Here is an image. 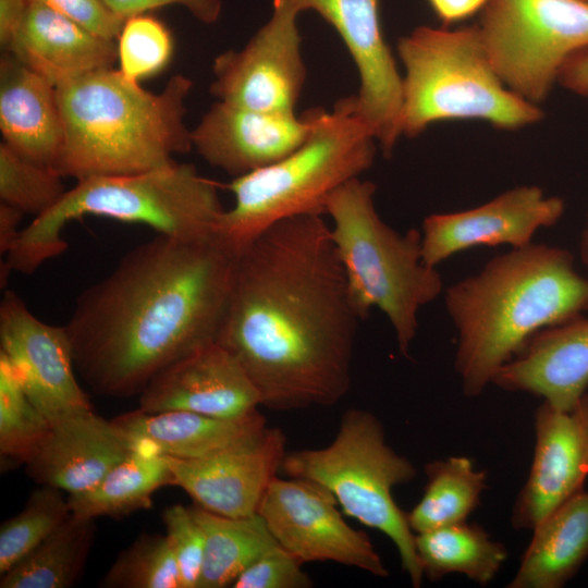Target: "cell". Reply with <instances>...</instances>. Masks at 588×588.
<instances>
[{"mask_svg": "<svg viewBox=\"0 0 588 588\" xmlns=\"http://www.w3.org/2000/svg\"><path fill=\"white\" fill-rule=\"evenodd\" d=\"M362 320L330 225L302 215L237 254L216 342L244 368L262 406H330L350 389Z\"/></svg>", "mask_w": 588, "mask_h": 588, "instance_id": "cell-1", "label": "cell"}, {"mask_svg": "<svg viewBox=\"0 0 588 588\" xmlns=\"http://www.w3.org/2000/svg\"><path fill=\"white\" fill-rule=\"evenodd\" d=\"M236 257L213 234H158L127 252L77 296L63 326L87 387L139 395L169 365L216 342Z\"/></svg>", "mask_w": 588, "mask_h": 588, "instance_id": "cell-2", "label": "cell"}, {"mask_svg": "<svg viewBox=\"0 0 588 588\" xmlns=\"http://www.w3.org/2000/svg\"><path fill=\"white\" fill-rule=\"evenodd\" d=\"M444 304L457 333L454 368L474 397L531 335L588 309V278L568 249L531 242L451 284Z\"/></svg>", "mask_w": 588, "mask_h": 588, "instance_id": "cell-3", "label": "cell"}, {"mask_svg": "<svg viewBox=\"0 0 588 588\" xmlns=\"http://www.w3.org/2000/svg\"><path fill=\"white\" fill-rule=\"evenodd\" d=\"M192 86L176 74L155 94L113 68L62 82L56 89L64 136L53 169L81 181L174 163L175 154L193 148L184 123Z\"/></svg>", "mask_w": 588, "mask_h": 588, "instance_id": "cell-4", "label": "cell"}, {"mask_svg": "<svg viewBox=\"0 0 588 588\" xmlns=\"http://www.w3.org/2000/svg\"><path fill=\"white\" fill-rule=\"evenodd\" d=\"M223 211L218 184L193 164L175 161L139 173L90 176L77 181L21 231L1 265V282L11 271L32 274L63 254L68 249L63 228L83 216L143 223L160 235L193 240L210 236Z\"/></svg>", "mask_w": 588, "mask_h": 588, "instance_id": "cell-5", "label": "cell"}, {"mask_svg": "<svg viewBox=\"0 0 588 588\" xmlns=\"http://www.w3.org/2000/svg\"><path fill=\"white\" fill-rule=\"evenodd\" d=\"M356 111L355 96L319 108L307 139L279 161L236 176L228 185L234 206L217 220L212 234L238 254L274 223L302 215H326L330 195L359 177L376 158L377 144Z\"/></svg>", "mask_w": 588, "mask_h": 588, "instance_id": "cell-6", "label": "cell"}, {"mask_svg": "<svg viewBox=\"0 0 588 588\" xmlns=\"http://www.w3.org/2000/svg\"><path fill=\"white\" fill-rule=\"evenodd\" d=\"M376 185L359 177L336 188L326 203L331 236L354 304L365 320L371 308L390 322L399 351L409 356L419 310L443 291L436 267L426 265L421 232L395 231L379 216Z\"/></svg>", "mask_w": 588, "mask_h": 588, "instance_id": "cell-7", "label": "cell"}, {"mask_svg": "<svg viewBox=\"0 0 588 588\" xmlns=\"http://www.w3.org/2000/svg\"><path fill=\"white\" fill-rule=\"evenodd\" d=\"M404 68L402 135L417 137L431 124L476 120L503 131L540 122V106L510 90L493 68L476 24L419 26L396 46Z\"/></svg>", "mask_w": 588, "mask_h": 588, "instance_id": "cell-8", "label": "cell"}, {"mask_svg": "<svg viewBox=\"0 0 588 588\" xmlns=\"http://www.w3.org/2000/svg\"><path fill=\"white\" fill-rule=\"evenodd\" d=\"M281 469L289 477L321 486L346 515L383 532L396 547L412 585H421L415 534L392 494L395 486L416 476V468L387 443L382 424L372 413L346 411L328 446L289 452Z\"/></svg>", "mask_w": 588, "mask_h": 588, "instance_id": "cell-9", "label": "cell"}, {"mask_svg": "<svg viewBox=\"0 0 588 588\" xmlns=\"http://www.w3.org/2000/svg\"><path fill=\"white\" fill-rule=\"evenodd\" d=\"M476 25L504 85L537 106L568 58L588 48L585 0H488Z\"/></svg>", "mask_w": 588, "mask_h": 588, "instance_id": "cell-10", "label": "cell"}, {"mask_svg": "<svg viewBox=\"0 0 588 588\" xmlns=\"http://www.w3.org/2000/svg\"><path fill=\"white\" fill-rule=\"evenodd\" d=\"M336 505L335 498L313 481L275 477L258 514L278 543L303 563L331 561L387 577L369 537L351 527Z\"/></svg>", "mask_w": 588, "mask_h": 588, "instance_id": "cell-11", "label": "cell"}, {"mask_svg": "<svg viewBox=\"0 0 588 588\" xmlns=\"http://www.w3.org/2000/svg\"><path fill=\"white\" fill-rule=\"evenodd\" d=\"M298 14L287 3L273 0L270 20L247 45L215 59L210 93L219 101L236 107L295 113L306 77Z\"/></svg>", "mask_w": 588, "mask_h": 588, "instance_id": "cell-12", "label": "cell"}, {"mask_svg": "<svg viewBox=\"0 0 588 588\" xmlns=\"http://www.w3.org/2000/svg\"><path fill=\"white\" fill-rule=\"evenodd\" d=\"M298 13L316 11L339 33L359 74L356 111L384 157L402 136L403 76L387 44L379 17L380 0H278Z\"/></svg>", "mask_w": 588, "mask_h": 588, "instance_id": "cell-13", "label": "cell"}, {"mask_svg": "<svg viewBox=\"0 0 588 588\" xmlns=\"http://www.w3.org/2000/svg\"><path fill=\"white\" fill-rule=\"evenodd\" d=\"M565 203L537 185L512 187L477 207L427 216L421 224L422 260L437 267L474 246L523 247L540 229L555 225Z\"/></svg>", "mask_w": 588, "mask_h": 588, "instance_id": "cell-14", "label": "cell"}, {"mask_svg": "<svg viewBox=\"0 0 588 588\" xmlns=\"http://www.w3.org/2000/svg\"><path fill=\"white\" fill-rule=\"evenodd\" d=\"M0 345L28 399L50 421L93 408L76 379L64 327L39 320L13 291L0 304Z\"/></svg>", "mask_w": 588, "mask_h": 588, "instance_id": "cell-15", "label": "cell"}, {"mask_svg": "<svg viewBox=\"0 0 588 588\" xmlns=\"http://www.w3.org/2000/svg\"><path fill=\"white\" fill-rule=\"evenodd\" d=\"M529 475L512 510L515 529H532L563 502L584 490L588 476V392L568 411L547 402L535 414Z\"/></svg>", "mask_w": 588, "mask_h": 588, "instance_id": "cell-16", "label": "cell"}, {"mask_svg": "<svg viewBox=\"0 0 588 588\" xmlns=\"http://www.w3.org/2000/svg\"><path fill=\"white\" fill-rule=\"evenodd\" d=\"M285 443L279 428L266 427L254 440L207 457H164L175 486L196 505L222 516L248 517L258 514L264 494L281 469Z\"/></svg>", "mask_w": 588, "mask_h": 588, "instance_id": "cell-17", "label": "cell"}, {"mask_svg": "<svg viewBox=\"0 0 588 588\" xmlns=\"http://www.w3.org/2000/svg\"><path fill=\"white\" fill-rule=\"evenodd\" d=\"M319 108L265 112L216 102L191 131L193 147L212 167L236 177L270 166L309 136Z\"/></svg>", "mask_w": 588, "mask_h": 588, "instance_id": "cell-18", "label": "cell"}, {"mask_svg": "<svg viewBox=\"0 0 588 588\" xmlns=\"http://www.w3.org/2000/svg\"><path fill=\"white\" fill-rule=\"evenodd\" d=\"M253 381L218 342L161 370L139 394L146 413L185 411L219 418L245 416L260 406Z\"/></svg>", "mask_w": 588, "mask_h": 588, "instance_id": "cell-19", "label": "cell"}, {"mask_svg": "<svg viewBox=\"0 0 588 588\" xmlns=\"http://www.w3.org/2000/svg\"><path fill=\"white\" fill-rule=\"evenodd\" d=\"M132 452L113 421L91 408L51 421L48 436L25 466L38 485L75 494L91 489Z\"/></svg>", "mask_w": 588, "mask_h": 588, "instance_id": "cell-20", "label": "cell"}, {"mask_svg": "<svg viewBox=\"0 0 588 588\" xmlns=\"http://www.w3.org/2000/svg\"><path fill=\"white\" fill-rule=\"evenodd\" d=\"M492 383L571 409L588 389V318L580 314L536 332L497 371Z\"/></svg>", "mask_w": 588, "mask_h": 588, "instance_id": "cell-21", "label": "cell"}, {"mask_svg": "<svg viewBox=\"0 0 588 588\" xmlns=\"http://www.w3.org/2000/svg\"><path fill=\"white\" fill-rule=\"evenodd\" d=\"M133 451L194 460L207 457L257 438L267 427L254 411L237 418H219L185 411L146 413L140 408L111 419Z\"/></svg>", "mask_w": 588, "mask_h": 588, "instance_id": "cell-22", "label": "cell"}, {"mask_svg": "<svg viewBox=\"0 0 588 588\" xmlns=\"http://www.w3.org/2000/svg\"><path fill=\"white\" fill-rule=\"evenodd\" d=\"M54 86L83 74L113 68L118 44L70 17L29 2L24 19L5 50Z\"/></svg>", "mask_w": 588, "mask_h": 588, "instance_id": "cell-23", "label": "cell"}, {"mask_svg": "<svg viewBox=\"0 0 588 588\" xmlns=\"http://www.w3.org/2000/svg\"><path fill=\"white\" fill-rule=\"evenodd\" d=\"M0 130L14 151L54 167L64 136L56 86L7 51L0 60Z\"/></svg>", "mask_w": 588, "mask_h": 588, "instance_id": "cell-24", "label": "cell"}, {"mask_svg": "<svg viewBox=\"0 0 588 588\" xmlns=\"http://www.w3.org/2000/svg\"><path fill=\"white\" fill-rule=\"evenodd\" d=\"M509 588H561L588 558V492L581 490L532 529Z\"/></svg>", "mask_w": 588, "mask_h": 588, "instance_id": "cell-25", "label": "cell"}, {"mask_svg": "<svg viewBox=\"0 0 588 588\" xmlns=\"http://www.w3.org/2000/svg\"><path fill=\"white\" fill-rule=\"evenodd\" d=\"M415 546L422 574L431 581L461 574L487 586L507 558L504 544L467 520L416 534Z\"/></svg>", "mask_w": 588, "mask_h": 588, "instance_id": "cell-26", "label": "cell"}, {"mask_svg": "<svg viewBox=\"0 0 588 588\" xmlns=\"http://www.w3.org/2000/svg\"><path fill=\"white\" fill-rule=\"evenodd\" d=\"M95 519L70 513L36 548L1 574V588H68L82 576Z\"/></svg>", "mask_w": 588, "mask_h": 588, "instance_id": "cell-27", "label": "cell"}, {"mask_svg": "<svg viewBox=\"0 0 588 588\" xmlns=\"http://www.w3.org/2000/svg\"><path fill=\"white\" fill-rule=\"evenodd\" d=\"M175 486L164 456L133 451L91 489L69 494L72 513L89 517H124L152 507V494Z\"/></svg>", "mask_w": 588, "mask_h": 588, "instance_id": "cell-28", "label": "cell"}, {"mask_svg": "<svg viewBox=\"0 0 588 588\" xmlns=\"http://www.w3.org/2000/svg\"><path fill=\"white\" fill-rule=\"evenodd\" d=\"M192 511L205 535L204 562L197 588L231 587L254 561L279 544L259 514L228 517L196 504Z\"/></svg>", "mask_w": 588, "mask_h": 588, "instance_id": "cell-29", "label": "cell"}, {"mask_svg": "<svg viewBox=\"0 0 588 588\" xmlns=\"http://www.w3.org/2000/svg\"><path fill=\"white\" fill-rule=\"evenodd\" d=\"M427 483L419 502L406 513L413 532L420 534L467 520L487 489V473L470 458L451 456L425 466Z\"/></svg>", "mask_w": 588, "mask_h": 588, "instance_id": "cell-30", "label": "cell"}, {"mask_svg": "<svg viewBox=\"0 0 588 588\" xmlns=\"http://www.w3.org/2000/svg\"><path fill=\"white\" fill-rule=\"evenodd\" d=\"M51 429V421L30 402L20 375L0 352V455L2 463L26 464Z\"/></svg>", "mask_w": 588, "mask_h": 588, "instance_id": "cell-31", "label": "cell"}, {"mask_svg": "<svg viewBox=\"0 0 588 588\" xmlns=\"http://www.w3.org/2000/svg\"><path fill=\"white\" fill-rule=\"evenodd\" d=\"M62 490L40 486L23 510L0 527V574L5 573L36 548L71 513Z\"/></svg>", "mask_w": 588, "mask_h": 588, "instance_id": "cell-32", "label": "cell"}, {"mask_svg": "<svg viewBox=\"0 0 588 588\" xmlns=\"http://www.w3.org/2000/svg\"><path fill=\"white\" fill-rule=\"evenodd\" d=\"M106 588H183L166 535L142 534L124 549L99 581Z\"/></svg>", "mask_w": 588, "mask_h": 588, "instance_id": "cell-33", "label": "cell"}, {"mask_svg": "<svg viewBox=\"0 0 588 588\" xmlns=\"http://www.w3.org/2000/svg\"><path fill=\"white\" fill-rule=\"evenodd\" d=\"M53 168L32 161L0 144V198L23 213L38 217L51 209L65 194Z\"/></svg>", "mask_w": 588, "mask_h": 588, "instance_id": "cell-34", "label": "cell"}, {"mask_svg": "<svg viewBox=\"0 0 588 588\" xmlns=\"http://www.w3.org/2000/svg\"><path fill=\"white\" fill-rule=\"evenodd\" d=\"M173 52L168 27L155 16L137 14L125 20L118 37L120 71L139 82L162 71Z\"/></svg>", "mask_w": 588, "mask_h": 588, "instance_id": "cell-35", "label": "cell"}, {"mask_svg": "<svg viewBox=\"0 0 588 588\" xmlns=\"http://www.w3.org/2000/svg\"><path fill=\"white\" fill-rule=\"evenodd\" d=\"M166 537L175 556L183 588H197L200 578L205 535L192 507L174 504L162 513Z\"/></svg>", "mask_w": 588, "mask_h": 588, "instance_id": "cell-36", "label": "cell"}, {"mask_svg": "<svg viewBox=\"0 0 588 588\" xmlns=\"http://www.w3.org/2000/svg\"><path fill=\"white\" fill-rule=\"evenodd\" d=\"M303 562L277 544L254 561L234 580L233 588H307L313 585Z\"/></svg>", "mask_w": 588, "mask_h": 588, "instance_id": "cell-37", "label": "cell"}, {"mask_svg": "<svg viewBox=\"0 0 588 588\" xmlns=\"http://www.w3.org/2000/svg\"><path fill=\"white\" fill-rule=\"evenodd\" d=\"M44 4L110 40L118 39L125 19L111 12L102 0H28Z\"/></svg>", "mask_w": 588, "mask_h": 588, "instance_id": "cell-38", "label": "cell"}, {"mask_svg": "<svg viewBox=\"0 0 588 588\" xmlns=\"http://www.w3.org/2000/svg\"><path fill=\"white\" fill-rule=\"evenodd\" d=\"M102 2L111 12L125 20L162 7L182 5L197 20L208 24L219 19L222 8L220 0H102Z\"/></svg>", "mask_w": 588, "mask_h": 588, "instance_id": "cell-39", "label": "cell"}, {"mask_svg": "<svg viewBox=\"0 0 588 588\" xmlns=\"http://www.w3.org/2000/svg\"><path fill=\"white\" fill-rule=\"evenodd\" d=\"M558 84L571 93L588 99V48L572 54L563 65Z\"/></svg>", "mask_w": 588, "mask_h": 588, "instance_id": "cell-40", "label": "cell"}, {"mask_svg": "<svg viewBox=\"0 0 588 588\" xmlns=\"http://www.w3.org/2000/svg\"><path fill=\"white\" fill-rule=\"evenodd\" d=\"M488 0H428L433 13L442 22V26L464 21L480 13Z\"/></svg>", "mask_w": 588, "mask_h": 588, "instance_id": "cell-41", "label": "cell"}, {"mask_svg": "<svg viewBox=\"0 0 588 588\" xmlns=\"http://www.w3.org/2000/svg\"><path fill=\"white\" fill-rule=\"evenodd\" d=\"M28 4V0H0V45L4 51L17 32Z\"/></svg>", "mask_w": 588, "mask_h": 588, "instance_id": "cell-42", "label": "cell"}, {"mask_svg": "<svg viewBox=\"0 0 588 588\" xmlns=\"http://www.w3.org/2000/svg\"><path fill=\"white\" fill-rule=\"evenodd\" d=\"M23 212L10 205H0V253L5 256L16 244L21 231L19 224L23 218Z\"/></svg>", "mask_w": 588, "mask_h": 588, "instance_id": "cell-43", "label": "cell"}, {"mask_svg": "<svg viewBox=\"0 0 588 588\" xmlns=\"http://www.w3.org/2000/svg\"><path fill=\"white\" fill-rule=\"evenodd\" d=\"M579 256H580L581 262L588 270V212L586 217L585 226L580 235Z\"/></svg>", "mask_w": 588, "mask_h": 588, "instance_id": "cell-44", "label": "cell"}, {"mask_svg": "<svg viewBox=\"0 0 588 588\" xmlns=\"http://www.w3.org/2000/svg\"><path fill=\"white\" fill-rule=\"evenodd\" d=\"M585 1H587V2H588V0H585Z\"/></svg>", "mask_w": 588, "mask_h": 588, "instance_id": "cell-45", "label": "cell"}]
</instances>
